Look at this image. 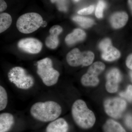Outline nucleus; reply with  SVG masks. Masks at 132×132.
I'll use <instances>...</instances> for the list:
<instances>
[{"mask_svg": "<svg viewBox=\"0 0 132 132\" xmlns=\"http://www.w3.org/2000/svg\"><path fill=\"white\" fill-rule=\"evenodd\" d=\"M121 80V75L118 69L113 68L110 70L106 75L105 87L107 91L111 93L117 92Z\"/></svg>", "mask_w": 132, "mask_h": 132, "instance_id": "obj_10", "label": "nucleus"}, {"mask_svg": "<svg viewBox=\"0 0 132 132\" xmlns=\"http://www.w3.org/2000/svg\"><path fill=\"white\" fill-rule=\"evenodd\" d=\"M130 76H131V79L132 81V71L130 73Z\"/></svg>", "mask_w": 132, "mask_h": 132, "instance_id": "obj_30", "label": "nucleus"}, {"mask_svg": "<svg viewBox=\"0 0 132 132\" xmlns=\"http://www.w3.org/2000/svg\"><path fill=\"white\" fill-rule=\"evenodd\" d=\"M126 64L128 68L132 70V54L127 57L126 61Z\"/></svg>", "mask_w": 132, "mask_h": 132, "instance_id": "obj_26", "label": "nucleus"}, {"mask_svg": "<svg viewBox=\"0 0 132 132\" xmlns=\"http://www.w3.org/2000/svg\"><path fill=\"white\" fill-rule=\"evenodd\" d=\"M14 123L13 116L9 113H3L0 114V132L8 131Z\"/></svg>", "mask_w": 132, "mask_h": 132, "instance_id": "obj_13", "label": "nucleus"}, {"mask_svg": "<svg viewBox=\"0 0 132 132\" xmlns=\"http://www.w3.org/2000/svg\"><path fill=\"white\" fill-rule=\"evenodd\" d=\"M71 112L75 122L82 129L91 128L95 123L96 118L94 113L82 100H78L74 102Z\"/></svg>", "mask_w": 132, "mask_h": 132, "instance_id": "obj_2", "label": "nucleus"}, {"mask_svg": "<svg viewBox=\"0 0 132 132\" xmlns=\"http://www.w3.org/2000/svg\"><path fill=\"white\" fill-rule=\"evenodd\" d=\"M105 112L109 116L114 119H119L126 107V102L119 98H110L104 102Z\"/></svg>", "mask_w": 132, "mask_h": 132, "instance_id": "obj_8", "label": "nucleus"}, {"mask_svg": "<svg viewBox=\"0 0 132 132\" xmlns=\"http://www.w3.org/2000/svg\"><path fill=\"white\" fill-rule=\"evenodd\" d=\"M8 102L7 93L5 88L0 86V111L5 109L6 107Z\"/></svg>", "mask_w": 132, "mask_h": 132, "instance_id": "obj_20", "label": "nucleus"}, {"mask_svg": "<svg viewBox=\"0 0 132 132\" xmlns=\"http://www.w3.org/2000/svg\"><path fill=\"white\" fill-rule=\"evenodd\" d=\"M104 132H127L119 123L112 119L106 121L103 126Z\"/></svg>", "mask_w": 132, "mask_h": 132, "instance_id": "obj_17", "label": "nucleus"}, {"mask_svg": "<svg viewBox=\"0 0 132 132\" xmlns=\"http://www.w3.org/2000/svg\"><path fill=\"white\" fill-rule=\"evenodd\" d=\"M44 24L42 16L36 13H29L19 17L16 23L19 31L24 34L32 33Z\"/></svg>", "mask_w": 132, "mask_h": 132, "instance_id": "obj_4", "label": "nucleus"}, {"mask_svg": "<svg viewBox=\"0 0 132 132\" xmlns=\"http://www.w3.org/2000/svg\"><path fill=\"white\" fill-rule=\"evenodd\" d=\"M105 66L101 62H95L90 66L86 73L82 76L81 82L84 86L95 87L98 85V76L104 71Z\"/></svg>", "mask_w": 132, "mask_h": 132, "instance_id": "obj_7", "label": "nucleus"}, {"mask_svg": "<svg viewBox=\"0 0 132 132\" xmlns=\"http://www.w3.org/2000/svg\"><path fill=\"white\" fill-rule=\"evenodd\" d=\"M121 97L126 99L128 101H132V86L130 85L127 87V90L125 92L120 93Z\"/></svg>", "mask_w": 132, "mask_h": 132, "instance_id": "obj_22", "label": "nucleus"}, {"mask_svg": "<svg viewBox=\"0 0 132 132\" xmlns=\"http://www.w3.org/2000/svg\"><path fill=\"white\" fill-rule=\"evenodd\" d=\"M8 77L10 82L20 89L28 90L34 85V78L28 74L26 70L21 67H15L11 69L8 73Z\"/></svg>", "mask_w": 132, "mask_h": 132, "instance_id": "obj_5", "label": "nucleus"}, {"mask_svg": "<svg viewBox=\"0 0 132 132\" xmlns=\"http://www.w3.org/2000/svg\"><path fill=\"white\" fill-rule=\"evenodd\" d=\"M18 46L20 49L26 53L36 54L42 49V44L40 41L35 38H26L19 41Z\"/></svg>", "mask_w": 132, "mask_h": 132, "instance_id": "obj_9", "label": "nucleus"}, {"mask_svg": "<svg viewBox=\"0 0 132 132\" xmlns=\"http://www.w3.org/2000/svg\"><path fill=\"white\" fill-rule=\"evenodd\" d=\"M7 7V5L4 0H0V12L5 11Z\"/></svg>", "mask_w": 132, "mask_h": 132, "instance_id": "obj_27", "label": "nucleus"}, {"mask_svg": "<svg viewBox=\"0 0 132 132\" xmlns=\"http://www.w3.org/2000/svg\"><path fill=\"white\" fill-rule=\"evenodd\" d=\"M63 31L60 26L55 25L53 26L49 30L50 34L47 37L45 41V44L50 49L56 48L59 44V36Z\"/></svg>", "mask_w": 132, "mask_h": 132, "instance_id": "obj_11", "label": "nucleus"}, {"mask_svg": "<svg viewBox=\"0 0 132 132\" xmlns=\"http://www.w3.org/2000/svg\"><path fill=\"white\" fill-rule=\"evenodd\" d=\"M73 20L83 28H87L93 25L94 21L92 19L80 16H73Z\"/></svg>", "mask_w": 132, "mask_h": 132, "instance_id": "obj_19", "label": "nucleus"}, {"mask_svg": "<svg viewBox=\"0 0 132 132\" xmlns=\"http://www.w3.org/2000/svg\"><path fill=\"white\" fill-rule=\"evenodd\" d=\"M128 16L125 12H117L111 16L110 21L112 26L114 28H121L126 24Z\"/></svg>", "mask_w": 132, "mask_h": 132, "instance_id": "obj_14", "label": "nucleus"}, {"mask_svg": "<svg viewBox=\"0 0 132 132\" xmlns=\"http://www.w3.org/2000/svg\"><path fill=\"white\" fill-rule=\"evenodd\" d=\"M94 59V55L93 52L90 51L81 52L77 48L69 52L66 57L69 65L73 67L89 65L93 63Z\"/></svg>", "mask_w": 132, "mask_h": 132, "instance_id": "obj_6", "label": "nucleus"}, {"mask_svg": "<svg viewBox=\"0 0 132 132\" xmlns=\"http://www.w3.org/2000/svg\"><path fill=\"white\" fill-rule=\"evenodd\" d=\"M11 15L7 13H2L0 15V33H2L8 29L12 23Z\"/></svg>", "mask_w": 132, "mask_h": 132, "instance_id": "obj_18", "label": "nucleus"}, {"mask_svg": "<svg viewBox=\"0 0 132 132\" xmlns=\"http://www.w3.org/2000/svg\"><path fill=\"white\" fill-rule=\"evenodd\" d=\"M101 50L102 51V57L106 61H113L119 59L120 56L119 51L112 47V45L108 46Z\"/></svg>", "mask_w": 132, "mask_h": 132, "instance_id": "obj_16", "label": "nucleus"}, {"mask_svg": "<svg viewBox=\"0 0 132 132\" xmlns=\"http://www.w3.org/2000/svg\"><path fill=\"white\" fill-rule=\"evenodd\" d=\"M126 125L132 130V116L131 115L127 116L125 119Z\"/></svg>", "mask_w": 132, "mask_h": 132, "instance_id": "obj_25", "label": "nucleus"}, {"mask_svg": "<svg viewBox=\"0 0 132 132\" xmlns=\"http://www.w3.org/2000/svg\"><path fill=\"white\" fill-rule=\"evenodd\" d=\"M37 73L43 83L48 87L57 83L60 75L59 71L53 68L52 60L49 58L37 62Z\"/></svg>", "mask_w": 132, "mask_h": 132, "instance_id": "obj_3", "label": "nucleus"}, {"mask_svg": "<svg viewBox=\"0 0 132 132\" xmlns=\"http://www.w3.org/2000/svg\"><path fill=\"white\" fill-rule=\"evenodd\" d=\"M94 7L93 5H91L88 7L79 10L78 13L80 15H88L91 14L94 10Z\"/></svg>", "mask_w": 132, "mask_h": 132, "instance_id": "obj_24", "label": "nucleus"}, {"mask_svg": "<svg viewBox=\"0 0 132 132\" xmlns=\"http://www.w3.org/2000/svg\"><path fill=\"white\" fill-rule=\"evenodd\" d=\"M56 4L58 9L62 12H67L68 9L67 0H57Z\"/></svg>", "mask_w": 132, "mask_h": 132, "instance_id": "obj_23", "label": "nucleus"}, {"mask_svg": "<svg viewBox=\"0 0 132 132\" xmlns=\"http://www.w3.org/2000/svg\"><path fill=\"white\" fill-rule=\"evenodd\" d=\"M60 105L53 101L36 102L30 109L31 116L36 119L44 122H49L58 119L61 114Z\"/></svg>", "mask_w": 132, "mask_h": 132, "instance_id": "obj_1", "label": "nucleus"}, {"mask_svg": "<svg viewBox=\"0 0 132 132\" xmlns=\"http://www.w3.org/2000/svg\"><path fill=\"white\" fill-rule=\"evenodd\" d=\"M106 6L105 2L102 0H100L97 4L96 10H95V15L97 18L101 19L103 16V12L104 9Z\"/></svg>", "mask_w": 132, "mask_h": 132, "instance_id": "obj_21", "label": "nucleus"}, {"mask_svg": "<svg viewBox=\"0 0 132 132\" xmlns=\"http://www.w3.org/2000/svg\"><path fill=\"white\" fill-rule=\"evenodd\" d=\"M69 129L68 123L62 118L56 119L48 125L46 132H67Z\"/></svg>", "mask_w": 132, "mask_h": 132, "instance_id": "obj_12", "label": "nucleus"}, {"mask_svg": "<svg viewBox=\"0 0 132 132\" xmlns=\"http://www.w3.org/2000/svg\"><path fill=\"white\" fill-rule=\"evenodd\" d=\"M86 37L85 31L80 29H76L66 36L65 41L68 45L71 46L83 40Z\"/></svg>", "mask_w": 132, "mask_h": 132, "instance_id": "obj_15", "label": "nucleus"}, {"mask_svg": "<svg viewBox=\"0 0 132 132\" xmlns=\"http://www.w3.org/2000/svg\"><path fill=\"white\" fill-rule=\"evenodd\" d=\"M74 1L75 2H79L80 0H74Z\"/></svg>", "mask_w": 132, "mask_h": 132, "instance_id": "obj_31", "label": "nucleus"}, {"mask_svg": "<svg viewBox=\"0 0 132 132\" xmlns=\"http://www.w3.org/2000/svg\"><path fill=\"white\" fill-rule=\"evenodd\" d=\"M128 3L132 12V0H128Z\"/></svg>", "mask_w": 132, "mask_h": 132, "instance_id": "obj_28", "label": "nucleus"}, {"mask_svg": "<svg viewBox=\"0 0 132 132\" xmlns=\"http://www.w3.org/2000/svg\"><path fill=\"white\" fill-rule=\"evenodd\" d=\"M56 1H57V0H50L51 2L53 3H54L56 2Z\"/></svg>", "mask_w": 132, "mask_h": 132, "instance_id": "obj_29", "label": "nucleus"}]
</instances>
